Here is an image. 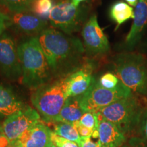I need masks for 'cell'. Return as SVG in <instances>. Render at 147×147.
Masks as SVG:
<instances>
[{
	"mask_svg": "<svg viewBox=\"0 0 147 147\" xmlns=\"http://www.w3.org/2000/svg\"><path fill=\"white\" fill-rule=\"evenodd\" d=\"M54 79L68 76L83 63L85 52L78 38L48 27L37 36Z\"/></svg>",
	"mask_w": 147,
	"mask_h": 147,
	"instance_id": "6da1fadb",
	"label": "cell"
},
{
	"mask_svg": "<svg viewBox=\"0 0 147 147\" xmlns=\"http://www.w3.org/2000/svg\"><path fill=\"white\" fill-rule=\"evenodd\" d=\"M22 67L21 82L29 89L36 90L53 80L49 63L37 37H31L18 45Z\"/></svg>",
	"mask_w": 147,
	"mask_h": 147,
	"instance_id": "7a4b0ae2",
	"label": "cell"
},
{
	"mask_svg": "<svg viewBox=\"0 0 147 147\" xmlns=\"http://www.w3.org/2000/svg\"><path fill=\"white\" fill-rule=\"evenodd\" d=\"M54 80L34 90L31 96L33 106L47 123L55 122L68 98L66 77Z\"/></svg>",
	"mask_w": 147,
	"mask_h": 147,
	"instance_id": "3957f363",
	"label": "cell"
},
{
	"mask_svg": "<svg viewBox=\"0 0 147 147\" xmlns=\"http://www.w3.org/2000/svg\"><path fill=\"white\" fill-rule=\"evenodd\" d=\"M115 75L132 93L147 95V66L140 54L122 53L114 58Z\"/></svg>",
	"mask_w": 147,
	"mask_h": 147,
	"instance_id": "277c9868",
	"label": "cell"
},
{
	"mask_svg": "<svg viewBox=\"0 0 147 147\" xmlns=\"http://www.w3.org/2000/svg\"><path fill=\"white\" fill-rule=\"evenodd\" d=\"M143 112L141 104L133 95L102 108L96 114L98 119L113 123L127 135L139 125Z\"/></svg>",
	"mask_w": 147,
	"mask_h": 147,
	"instance_id": "5b68a950",
	"label": "cell"
},
{
	"mask_svg": "<svg viewBox=\"0 0 147 147\" xmlns=\"http://www.w3.org/2000/svg\"><path fill=\"white\" fill-rule=\"evenodd\" d=\"M133 95L131 90L121 82L116 89H108L102 87L93 77L89 89L80 95V106L84 113L96 112L110 104Z\"/></svg>",
	"mask_w": 147,
	"mask_h": 147,
	"instance_id": "8992f818",
	"label": "cell"
},
{
	"mask_svg": "<svg viewBox=\"0 0 147 147\" xmlns=\"http://www.w3.org/2000/svg\"><path fill=\"white\" fill-rule=\"evenodd\" d=\"M85 17L84 6H74L71 0H59L51 10L49 20L53 28L71 36L81 29Z\"/></svg>",
	"mask_w": 147,
	"mask_h": 147,
	"instance_id": "52a82bcc",
	"label": "cell"
},
{
	"mask_svg": "<svg viewBox=\"0 0 147 147\" xmlns=\"http://www.w3.org/2000/svg\"><path fill=\"white\" fill-rule=\"evenodd\" d=\"M18 45L14 38L7 32L0 36V74L9 80L15 81L22 76Z\"/></svg>",
	"mask_w": 147,
	"mask_h": 147,
	"instance_id": "ba28073f",
	"label": "cell"
},
{
	"mask_svg": "<svg viewBox=\"0 0 147 147\" xmlns=\"http://www.w3.org/2000/svg\"><path fill=\"white\" fill-rule=\"evenodd\" d=\"M41 117L36 109L27 105L23 109L6 117L3 122V131L13 142L31 127L40 122Z\"/></svg>",
	"mask_w": 147,
	"mask_h": 147,
	"instance_id": "9c48e42d",
	"label": "cell"
},
{
	"mask_svg": "<svg viewBox=\"0 0 147 147\" xmlns=\"http://www.w3.org/2000/svg\"><path fill=\"white\" fill-rule=\"evenodd\" d=\"M84 48L89 56L102 55L110 50L109 42L107 36L101 28L97 16H91L84 25L82 30Z\"/></svg>",
	"mask_w": 147,
	"mask_h": 147,
	"instance_id": "30bf717a",
	"label": "cell"
},
{
	"mask_svg": "<svg viewBox=\"0 0 147 147\" xmlns=\"http://www.w3.org/2000/svg\"><path fill=\"white\" fill-rule=\"evenodd\" d=\"M9 23L10 26L13 27L17 32L32 37H37L48 28V23L46 20L29 12L12 14L10 16Z\"/></svg>",
	"mask_w": 147,
	"mask_h": 147,
	"instance_id": "8fae6325",
	"label": "cell"
},
{
	"mask_svg": "<svg viewBox=\"0 0 147 147\" xmlns=\"http://www.w3.org/2000/svg\"><path fill=\"white\" fill-rule=\"evenodd\" d=\"M92 71V64L87 62L82 63L78 69L66 77L68 97L80 96L87 91L93 78Z\"/></svg>",
	"mask_w": 147,
	"mask_h": 147,
	"instance_id": "7c38bea8",
	"label": "cell"
},
{
	"mask_svg": "<svg viewBox=\"0 0 147 147\" xmlns=\"http://www.w3.org/2000/svg\"><path fill=\"white\" fill-rule=\"evenodd\" d=\"M52 131L41 121L11 144L19 147H49Z\"/></svg>",
	"mask_w": 147,
	"mask_h": 147,
	"instance_id": "4fadbf2b",
	"label": "cell"
},
{
	"mask_svg": "<svg viewBox=\"0 0 147 147\" xmlns=\"http://www.w3.org/2000/svg\"><path fill=\"white\" fill-rule=\"evenodd\" d=\"M147 27V0H138L134 10V18L129 32L125 38V45L132 49L140 40Z\"/></svg>",
	"mask_w": 147,
	"mask_h": 147,
	"instance_id": "5bb4252c",
	"label": "cell"
},
{
	"mask_svg": "<svg viewBox=\"0 0 147 147\" xmlns=\"http://www.w3.org/2000/svg\"><path fill=\"white\" fill-rule=\"evenodd\" d=\"M99 140L102 147H121L127 141L126 134L113 123L99 119Z\"/></svg>",
	"mask_w": 147,
	"mask_h": 147,
	"instance_id": "9a60e30c",
	"label": "cell"
},
{
	"mask_svg": "<svg viewBox=\"0 0 147 147\" xmlns=\"http://www.w3.org/2000/svg\"><path fill=\"white\" fill-rule=\"evenodd\" d=\"M26 106L12 88L0 83V117H8Z\"/></svg>",
	"mask_w": 147,
	"mask_h": 147,
	"instance_id": "2e32d148",
	"label": "cell"
},
{
	"mask_svg": "<svg viewBox=\"0 0 147 147\" xmlns=\"http://www.w3.org/2000/svg\"><path fill=\"white\" fill-rule=\"evenodd\" d=\"M84 111L80 103V96L69 97L65 101L54 123H67L73 124L80 121Z\"/></svg>",
	"mask_w": 147,
	"mask_h": 147,
	"instance_id": "e0dca14e",
	"label": "cell"
},
{
	"mask_svg": "<svg viewBox=\"0 0 147 147\" xmlns=\"http://www.w3.org/2000/svg\"><path fill=\"white\" fill-rule=\"evenodd\" d=\"M109 15L111 19L117 23V29L130 18H134V10L131 5L124 1H116L110 7Z\"/></svg>",
	"mask_w": 147,
	"mask_h": 147,
	"instance_id": "ac0fdd59",
	"label": "cell"
},
{
	"mask_svg": "<svg viewBox=\"0 0 147 147\" xmlns=\"http://www.w3.org/2000/svg\"><path fill=\"white\" fill-rule=\"evenodd\" d=\"M53 132L64 138L76 142L80 146L81 138L79 135L76 127L73 124L67 123H57L54 126Z\"/></svg>",
	"mask_w": 147,
	"mask_h": 147,
	"instance_id": "d6986e66",
	"label": "cell"
},
{
	"mask_svg": "<svg viewBox=\"0 0 147 147\" xmlns=\"http://www.w3.org/2000/svg\"><path fill=\"white\" fill-rule=\"evenodd\" d=\"M33 0H0V5L12 14L30 12Z\"/></svg>",
	"mask_w": 147,
	"mask_h": 147,
	"instance_id": "ffe728a7",
	"label": "cell"
},
{
	"mask_svg": "<svg viewBox=\"0 0 147 147\" xmlns=\"http://www.w3.org/2000/svg\"><path fill=\"white\" fill-rule=\"evenodd\" d=\"M53 6V0H33L31 11L39 17L47 20Z\"/></svg>",
	"mask_w": 147,
	"mask_h": 147,
	"instance_id": "44dd1931",
	"label": "cell"
},
{
	"mask_svg": "<svg viewBox=\"0 0 147 147\" xmlns=\"http://www.w3.org/2000/svg\"><path fill=\"white\" fill-rule=\"evenodd\" d=\"M119 78L111 72H106L100 77L99 83L102 87L108 89H116L121 83Z\"/></svg>",
	"mask_w": 147,
	"mask_h": 147,
	"instance_id": "7402d4cb",
	"label": "cell"
},
{
	"mask_svg": "<svg viewBox=\"0 0 147 147\" xmlns=\"http://www.w3.org/2000/svg\"><path fill=\"white\" fill-rule=\"evenodd\" d=\"M51 142L56 147H80L76 142L69 140L58 136L54 132H51Z\"/></svg>",
	"mask_w": 147,
	"mask_h": 147,
	"instance_id": "603a6c76",
	"label": "cell"
},
{
	"mask_svg": "<svg viewBox=\"0 0 147 147\" xmlns=\"http://www.w3.org/2000/svg\"><path fill=\"white\" fill-rule=\"evenodd\" d=\"M121 147H147V142L141 137L133 136L127 140Z\"/></svg>",
	"mask_w": 147,
	"mask_h": 147,
	"instance_id": "cb8c5ba5",
	"label": "cell"
},
{
	"mask_svg": "<svg viewBox=\"0 0 147 147\" xmlns=\"http://www.w3.org/2000/svg\"><path fill=\"white\" fill-rule=\"evenodd\" d=\"M73 125L76 127L79 135H80L81 138H89L92 137V136H93V130L82 125L80 123L79 121L74 123Z\"/></svg>",
	"mask_w": 147,
	"mask_h": 147,
	"instance_id": "d4e9b609",
	"label": "cell"
},
{
	"mask_svg": "<svg viewBox=\"0 0 147 147\" xmlns=\"http://www.w3.org/2000/svg\"><path fill=\"white\" fill-rule=\"evenodd\" d=\"M140 131L143 139L147 142V110H144L140 121Z\"/></svg>",
	"mask_w": 147,
	"mask_h": 147,
	"instance_id": "484cf974",
	"label": "cell"
},
{
	"mask_svg": "<svg viewBox=\"0 0 147 147\" xmlns=\"http://www.w3.org/2000/svg\"><path fill=\"white\" fill-rule=\"evenodd\" d=\"M10 143V141L3 131L2 123H0V147H8Z\"/></svg>",
	"mask_w": 147,
	"mask_h": 147,
	"instance_id": "4316f807",
	"label": "cell"
},
{
	"mask_svg": "<svg viewBox=\"0 0 147 147\" xmlns=\"http://www.w3.org/2000/svg\"><path fill=\"white\" fill-rule=\"evenodd\" d=\"M80 147H102L100 141L97 142H93L89 138H81V142H80Z\"/></svg>",
	"mask_w": 147,
	"mask_h": 147,
	"instance_id": "83f0119b",
	"label": "cell"
},
{
	"mask_svg": "<svg viewBox=\"0 0 147 147\" xmlns=\"http://www.w3.org/2000/svg\"><path fill=\"white\" fill-rule=\"evenodd\" d=\"M10 16L8 17H0V36L4 33V31L8 26H10Z\"/></svg>",
	"mask_w": 147,
	"mask_h": 147,
	"instance_id": "f1b7e54d",
	"label": "cell"
},
{
	"mask_svg": "<svg viewBox=\"0 0 147 147\" xmlns=\"http://www.w3.org/2000/svg\"><path fill=\"white\" fill-rule=\"evenodd\" d=\"M125 1H126L127 3H128L129 5H131V6L136 7V6L138 0H125Z\"/></svg>",
	"mask_w": 147,
	"mask_h": 147,
	"instance_id": "f546056e",
	"label": "cell"
},
{
	"mask_svg": "<svg viewBox=\"0 0 147 147\" xmlns=\"http://www.w3.org/2000/svg\"><path fill=\"white\" fill-rule=\"evenodd\" d=\"M84 1H85V0H71L72 4L76 7L79 6V5H80V3Z\"/></svg>",
	"mask_w": 147,
	"mask_h": 147,
	"instance_id": "4dcf8cb0",
	"label": "cell"
},
{
	"mask_svg": "<svg viewBox=\"0 0 147 147\" xmlns=\"http://www.w3.org/2000/svg\"><path fill=\"white\" fill-rule=\"evenodd\" d=\"M8 15L3 13L2 11L1 10V8H0V17H8Z\"/></svg>",
	"mask_w": 147,
	"mask_h": 147,
	"instance_id": "1f68e13d",
	"label": "cell"
},
{
	"mask_svg": "<svg viewBox=\"0 0 147 147\" xmlns=\"http://www.w3.org/2000/svg\"><path fill=\"white\" fill-rule=\"evenodd\" d=\"M8 147H19V146H15V145H14V144H11L10 143V146H9Z\"/></svg>",
	"mask_w": 147,
	"mask_h": 147,
	"instance_id": "d6a6232c",
	"label": "cell"
},
{
	"mask_svg": "<svg viewBox=\"0 0 147 147\" xmlns=\"http://www.w3.org/2000/svg\"><path fill=\"white\" fill-rule=\"evenodd\" d=\"M49 147H56V146H55V145L53 144V142H51V144L50 145H49Z\"/></svg>",
	"mask_w": 147,
	"mask_h": 147,
	"instance_id": "836d02e7",
	"label": "cell"
}]
</instances>
